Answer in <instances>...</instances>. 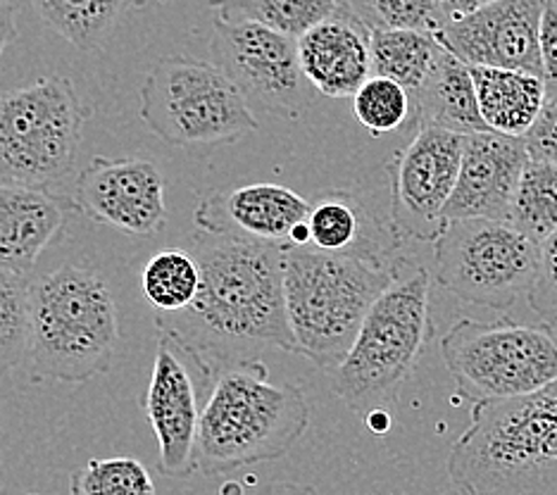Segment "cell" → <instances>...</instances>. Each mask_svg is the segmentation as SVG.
I'll return each instance as SVG.
<instances>
[{"mask_svg":"<svg viewBox=\"0 0 557 495\" xmlns=\"http://www.w3.org/2000/svg\"><path fill=\"white\" fill-rule=\"evenodd\" d=\"M286 248L198 228L191 238L200 267L198 296L184 312H158V326L184 336L212 362H226L230 350L244 348L298 355L286 310Z\"/></svg>","mask_w":557,"mask_h":495,"instance_id":"cell-1","label":"cell"},{"mask_svg":"<svg viewBox=\"0 0 557 495\" xmlns=\"http://www.w3.org/2000/svg\"><path fill=\"white\" fill-rule=\"evenodd\" d=\"M460 495H557V381L527 396L474 403L448 455Z\"/></svg>","mask_w":557,"mask_h":495,"instance_id":"cell-2","label":"cell"},{"mask_svg":"<svg viewBox=\"0 0 557 495\" xmlns=\"http://www.w3.org/2000/svg\"><path fill=\"white\" fill-rule=\"evenodd\" d=\"M308 426L310 403L298 386L276 384L258 358L220 362L200 414L198 472L218 477L274 462Z\"/></svg>","mask_w":557,"mask_h":495,"instance_id":"cell-3","label":"cell"},{"mask_svg":"<svg viewBox=\"0 0 557 495\" xmlns=\"http://www.w3.org/2000/svg\"><path fill=\"white\" fill-rule=\"evenodd\" d=\"M398 262L288 246L284 286L298 355L332 374L356 343L367 312L394 284Z\"/></svg>","mask_w":557,"mask_h":495,"instance_id":"cell-4","label":"cell"},{"mask_svg":"<svg viewBox=\"0 0 557 495\" xmlns=\"http://www.w3.org/2000/svg\"><path fill=\"white\" fill-rule=\"evenodd\" d=\"M117 341V305L98 272L65 264L32 284L27 358L39 374L62 384L108 374Z\"/></svg>","mask_w":557,"mask_h":495,"instance_id":"cell-5","label":"cell"},{"mask_svg":"<svg viewBox=\"0 0 557 495\" xmlns=\"http://www.w3.org/2000/svg\"><path fill=\"white\" fill-rule=\"evenodd\" d=\"M398 262V276L367 312L356 343L336 370L332 386L350 410L396 403L432 341L429 274L420 264Z\"/></svg>","mask_w":557,"mask_h":495,"instance_id":"cell-6","label":"cell"},{"mask_svg":"<svg viewBox=\"0 0 557 495\" xmlns=\"http://www.w3.org/2000/svg\"><path fill=\"white\" fill-rule=\"evenodd\" d=\"M141 120L170 146L234 144L258 132L256 110L214 62L170 55L141 86Z\"/></svg>","mask_w":557,"mask_h":495,"instance_id":"cell-7","label":"cell"},{"mask_svg":"<svg viewBox=\"0 0 557 495\" xmlns=\"http://www.w3.org/2000/svg\"><path fill=\"white\" fill-rule=\"evenodd\" d=\"M67 76H46L0 96V182L50 186L72 172L88 120Z\"/></svg>","mask_w":557,"mask_h":495,"instance_id":"cell-8","label":"cell"},{"mask_svg":"<svg viewBox=\"0 0 557 495\" xmlns=\"http://www.w3.org/2000/svg\"><path fill=\"white\" fill-rule=\"evenodd\" d=\"M441 358L472 403L519 398L557 381V338L546 322L460 320L443 336Z\"/></svg>","mask_w":557,"mask_h":495,"instance_id":"cell-9","label":"cell"},{"mask_svg":"<svg viewBox=\"0 0 557 495\" xmlns=\"http://www.w3.org/2000/svg\"><path fill=\"white\" fill-rule=\"evenodd\" d=\"M539 274V244L505 220H453L434 244L436 282L465 302L510 310Z\"/></svg>","mask_w":557,"mask_h":495,"instance_id":"cell-10","label":"cell"},{"mask_svg":"<svg viewBox=\"0 0 557 495\" xmlns=\"http://www.w3.org/2000/svg\"><path fill=\"white\" fill-rule=\"evenodd\" d=\"M218 364L172 329H160L144 412L158 438L162 477L188 479L198 472L200 414Z\"/></svg>","mask_w":557,"mask_h":495,"instance_id":"cell-11","label":"cell"},{"mask_svg":"<svg viewBox=\"0 0 557 495\" xmlns=\"http://www.w3.org/2000/svg\"><path fill=\"white\" fill-rule=\"evenodd\" d=\"M212 62L248 100L252 110L298 120L314 100V88L300 67L298 38L256 22L214 17Z\"/></svg>","mask_w":557,"mask_h":495,"instance_id":"cell-12","label":"cell"},{"mask_svg":"<svg viewBox=\"0 0 557 495\" xmlns=\"http://www.w3.org/2000/svg\"><path fill=\"white\" fill-rule=\"evenodd\" d=\"M465 136L420 126L388 164L391 220L403 238L436 244L446 228V206L458 184Z\"/></svg>","mask_w":557,"mask_h":495,"instance_id":"cell-13","label":"cell"},{"mask_svg":"<svg viewBox=\"0 0 557 495\" xmlns=\"http://www.w3.org/2000/svg\"><path fill=\"white\" fill-rule=\"evenodd\" d=\"M74 202L88 220L126 236H158L168 224L162 172L141 158H94L79 174Z\"/></svg>","mask_w":557,"mask_h":495,"instance_id":"cell-14","label":"cell"},{"mask_svg":"<svg viewBox=\"0 0 557 495\" xmlns=\"http://www.w3.org/2000/svg\"><path fill=\"white\" fill-rule=\"evenodd\" d=\"M546 0H496L436 34L470 67L519 70L543 76L541 20Z\"/></svg>","mask_w":557,"mask_h":495,"instance_id":"cell-15","label":"cell"},{"mask_svg":"<svg viewBox=\"0 0 557 495\" xmlns=\"http://www.w3.org/2000/svg\"><path fill=\"white\" fill-rule=\"evenodd\" d=\"M529 160L524 136H508L491 129L467 134L458 184L446 206V222H508L515 190Z\"/></svg>","mask_w":557,"mask_h":495,"instance_id":"cell-16","label":"cell"},{"mask_svg":"<svg viewBox=\"0 0 557 495\" xmlns=\"http://www.w3.org/2000/svg\"><path fill=\"white\" fill-rule=\"evenodd\" d=\"M310 200L282 184H250L212 190L196 206L194 222L202 232L290 246V234L308 222Z\"/></svg>","mask_w":557,"mask_h":495,"instance_id":"cell-17","label":"cell"},{"mask_svg":"<svg viewBox=\"0 0 557 495\" xmlns=\"http://www.w3.org/2000/svg\"><path fill=\"white\" fill-rule=\"evenodd\" d=\"M77 202L50 186L0 182V267L29 274L48 248L67 234Z\"/></svg>","mask_w":557,"mask_h":495,"instance_id":"cell-18","label":"cell"},{"mask_svg":"<svg viewBox=\"0 0 557 495\" xmlns=\"http://www.w3.org/2000/svg\"><path fill=\"white\" fill-rule=\"evenodd\" d=\"M372 29L338 5L298 38L300 67L318 94L352 98L372 76Z\"/></svg>","mask_w":557,"mask_h":495,"instance_id":"cell-19","label":"cell"},{"mask_svg":"<svg viewBox=\"0 0 557 495\" xmlns=\"http://www.w3.org/2000/svg\"><path fill=\"white\" fill-rule=\"evenodd\" d=\"M310 244L324 252L391 262L403 236L394 220L382 222L356 190L329 188L310 200Z\"/></svg>","mask_w":557,"mask_h":495,"instance_id":"cell-20","label":"cell"},{"mask_svg":"<svg viewBox=\"0 0 557 495\" xmlns=\"http://www.w3.org/2000/svg\"><path fill=\"white\" fill-rule=\"evenodd\" d=\"M412 103L414 132L420 126H441V129L458 132L462 136L488 132L484 117H481L472 70L448 48L422 91L412 98Z\"/></svg>","mask_w":557,"mask_h":495,"instance_id":"cell-21","label":"cell"},{"mask_svg":"<svg viewBox=\"0 0 557 495\" xmlns=\"http://www.w3.org/2000/svg\"><path fill=\"white\" fill-rule=\"evenodd\" d=\"M476 98L491 132L527 136L546 103V79L531 72L500 67H470Z\"/></svg>","mask_w":557,"mask_h":495,"instance_id":"cell-22","label":"cell"},{"mask_svg":"<svg viewBox=\"0 0 557 495\" xmlns=\"http://www.w3.org/2000/svg\"><path fill=\"white\" fill-rule=\"evenodd\" d=\"M32 5L67 44L91 53L108 44L126 12L144 8L146 0H32Z\"/></svg>","mask_w":557,"mask_h":495,"instance_id":"cell-23","label":"cell"},{"mask_svg":"<svg viewBox=\"0 0 557 495\" xmlns=\"http://www.w3.org/2000/svg\"><path fill=\"white\" fill-rule=\"evenodd\" d=\"M372 74L388 76L414 98L436 70L446 46L436 34L417 29H374L370 38Z\"/></svg>","mask_w":557,"mask_h":495,"instance_id":"cell-24","label":"cell"},{"mask_svg":"<svg viewBox=\"0 0 557 495\" xmlns=\"http://www.w3.org/2000/svg\"><path fill=\"white\" fill-rule=\"evenodd\" d=\"M214 17L224 22H256L300 38L338 10V0H208Z\"/></svg>","mask_w":557,"mask_h":495,"instance_id":"cell-25","label":"cell"},{"mask_svg":"<svg viewBox=\"0 0 557 495\" xmlns=\"http://www.w3.org/2000/svg\"><path fill=\"white\" fill-rule=\"evenodd\" d=\"M512 226L543 244L557 228V164L531 158L517 184L510 220Z\"/></svg>","mask_w":557,"mask_h":495,"instance_id":"cell-26","label":"cell"},{"mask_svg":"<svg viewBox=\"0 0 557 495\" xmlns=\"http://www.w3.org/2000/svg\"><path fill=\"white\" fill-rule=\"evenodd\" d=\"M144 294L160 314L191 308L200 288V267L191 252L164 250L144 267Z\"/></svg>","mask_w":557,"mask_h":495,"instance_id":"cell-27","label":"cell"},{"mask_svg":"<svg viewBox=\"0 0 557 495\" xmlns=\"http://www.w3.org/2000/svg\"><path fill=\"white\" fill-rule=\"evenodd\" d=\"M356 120L372 136L414 129V103L405 86L388 76L372 74L352 96Z\"/></svg>","mask_w":557,"mask_h":495,"instance_id":"cell-28","label":"cell"},{"mask_svg":"<svg viewBox=\"0 0 557 495\" xmlns=\"http://www.w3.org/2000/svg\"><path fill=\"white\" fill-rule=\"evenodd\" d=\"M29 288L27 274L0 267V379L29 355Z\"/></svg>","mask_w":557,"mask_h":495,"instance_id":"cell-29","label":"cell"},{"mask_svg":"<svg viewBox=\"0 0 557 495\" xmlns=\"http://www.w3.org/2000/svg\"><path fill=\"white\" fill-rule=\"evenodd\" d=\"M70 495H156V484L136 457H94L72 472Z\"/></svg>","mask_w":557,"mask_h":495,"instance_id":"cell-30","label":"cell"},{"mask_svg":"<svg viewBox=\"0 0 557 495\" xmlns=\"http://www.w3.org/2000/svg\"><path fill=\"white\" fill-rule=\"evenodd\" d=\"M360 22L374 29H417L438 34L446 17L438 0H338Z\"/></svg>","mask_w":557,"mask_h":495,"instance_id":"cell-31","label":"cell"},{"mask_svg":"<svg viewBox=\"0 0 557 495\" xmlns=\"http://www.w3.org/2000/svg\"><path fill=\"white\" fill-rule=\"evenodd\" d=\"M527 298L543 322L557 324V228L539 246V274Z\"/></svg>","mask_w":557,"mask_h":495,"instance_id":"cell-32","label":"cell"},{"mask_svg":"<svg viewBox=\"0 0 557 495\" xmlns=\"http://www.w3.org/2000/svg\"><path fill=\"white\" fill-rule=\"evenodd\" d=\"M529 156L557 164V91H548L534 126L524 136Z\"/></svg>","mask_w":557,"mask_h":495,"instance_id":"cell-33","label":"cell"},{"mask_svg":"<svg viewBox=\"0 0 557 495\" xmlns=\"http://www.w3.org/2000/svg\"><path fill=\"white\" fill-rule=\"evenodd\" d=\"M541 62L548 91H557V5L548 0L541 20Z\"/></svg>","mask_w":557,"mask_h":495,"instance_id":"cell-34","label":"cell"},{"mask_svg":"<svg viewBox=\"0 0 557 495\" xmlns=\"http://www.w3.org/2000/svg\"><path fill=\"white\" fill-rule=\"evenodd\" d=\"M17 36H20V32H17L15 8H12L8 0H0V62H3L8 46L15 41Z\"/></svg>","mask_w":557,"mask_h":495,"instance_id":"cell-35","label":"cell"},{"mask_svg":"<svg viewBox=\"0 0 557 495\" xmlns=\"http://www.w3.org/2000/svg\"><path fill=\"white\" fill-rule=\"evenodd\" d=\"M491 3H496V0H438V8L443 12V17H446V22H453V20L472 15V12L486 8Z\"/></svg>","mask_w":557,"mask_h":495,"instance_id":"cell-36","label":"cell"},{"mask_svg":"<svg viewBox=\"0 0 557 495\" xmlns=\"http://www.w3.org/2000/svg\"><path fill=\"white\" fill-rule=\"evenodd\" d=\"M260 495H320L312 486L306 484H270Z\"/></svg>","mask_w":557,"mask_h":495,"instance_id":"cell-37","label":"cell"},{"mask_svg":"<svg viewBox=\"0 0 557 495\" xmlns=\"http://www.w3.org/2000/svg\"><path fill=\"white\" fill-rule=\"evenodd\" d=\"M367 424H370V429L376 431V434H384V431H388L391 426V417L384 408H374L370 410V414H367Z\"/></svg>","mask_w":557,"mask_h":495,"instance_id":"cell-38","label":"cell"},{"mask_svg":"<svg viewBox=\"0 0 557 495\" xmlns=\"http://www.w3.org/2000/svg\"><path fill=\"white\" fill-rule=\"evenodd\" d=\"M548 3H555V5H557V0H548Z\"/></svg>","mask_w":557,"mask_h":495,"instance_id":"cell-39","label":"cell"},{"mask_svg":"<svg viewBox=\"0 0 557 495\" xmlns=\"http://www.w3.org/2000/svg\"><path fill=\"white\" fill-rule=\"evenodd\" d=\"M27 495H36V493H27Z\"/></svg>","mask_w":557,"mask_h":495,"instance_id":"cell-40","label":"cell"}]
</instances>
